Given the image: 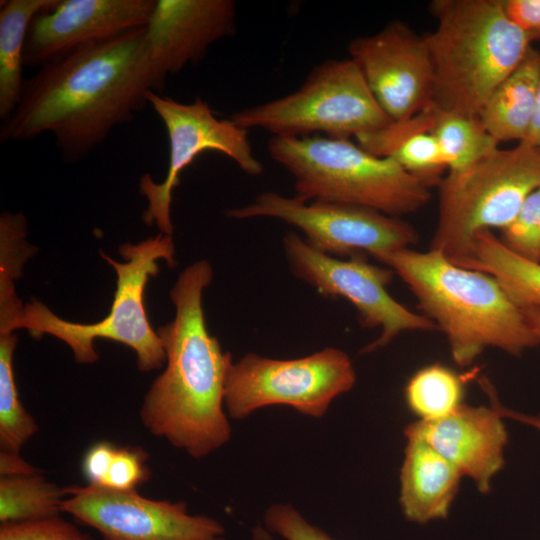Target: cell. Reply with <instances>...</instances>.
Wrapping results in <instances>:
<instances>
[{
    "label": "cell",
    "instance_id": "d4e9b609",
    "mask_svg": "<svg viewBox=\"0 0 540 540\" xmlns=\"http://www.w3.org/2000/svg\"><path fill=\"white\" fill-rule=\"evenodd\" d=\"M430 132L443 152L447 172L468 167L499 148L479 117L439 110Z\"/></svg>",
    "mask_w": 540,
    "mask_h": 540
},
{
    "label": "cell",
    "instance_id": "f1b7e54d",
    "mask_svg": "<svg viewBox=\"0 0 540 540\" xmlns=\"http://www.w3.org/2000/svg\"><path fill=\"white\" fill-rule=\"evenodd\" d=\"M148 455L137 447H116L104 484L115 490H136L149 478Z\"/></svg>",
    "mask_w": 540,
    "mask_h": 540
},
{
    "label": "cell",
    "instance_id": "277c9868",
    "mask_svg": "<svg viewBox=\"0 0 540 540\" xmlns=\"http://www.w3.org/2000/svg\"><path fill=\"white\" fill-rule=\"evenodd\" d=\"M430 12L436 27L424 38L432 68L431 104L478 117L531 41L507 17L502 0H435Z\"/></svg>",
    "mask_w": 540,
    "mask_h": 540
},
{
    "label": "cell",
    "instance_id": "5b68a950",
    "mask_svg": "<svg viewBox=\"0 0 540 540\" xmlns=\"http://www.w3.org/2000/svg\"><path fill=\"white\" fill-rule=\"evenodd\" d=\"M267 151L293 177L295 196L306 202L362 206L400 218L420 210L431 197L421 180L350 139L272 136Z\"/></svg>",
    "mask_w": 540,
    "mask_h": 540
},
{
    "label": "cell",
    "instance_id": "d590c367",
    "mask_svg": "<svg viewBox=\"0 0 540 540\" xmlns=\"http://www.w3.org/2000/svg\"><path fill=\"white\" fill-rule=\"evenodd\" d=\"M526 315L530 325L540 338V308L539 307H527L522 309ZM540 418V413L538 415Z\"/></svg>",
    "mask_w": 540,
    "mask_h": 540
},
{
    "label": "cell",
    "instance_id": "6da1fadb",
    "mask_svg": "<svg viewBox=\"0 0 540 540\" xmlns=\"http://www.w3.org/2000/svg\"><path fill=\"white\" fill-rule=\"evenodd\" d=\"M165 82L152 62L146 26L78 47L24 81L0 139L51 133L64 158L81 159L129 122L148 103V93L160 92Z\"/></svg>",
    "mask_w": 540,
    "mask_h": 540
},
{
    "label": "cell",
    "instance_id": "d6986e66",
    "mask_svg": "<svg viewBox=\"0 0 540 540\" xmlns=\"http://www.w3.org/2000/svg\"><path fill=\"white\" fill-rule=\"evenodd\" d=\"M438 113L430 104L412 117L391 121L355 139L369 153L393 160L431 188L439 185L448 171L440 145L430 132Z\"/></svg>",
    "mask_w": 540,
    "mask_h": 540
},
{
    "label": "cell",
    "instance_id": "9a60e30c",
    "mask_svg": "<svg viewBox=\"0 0 540 540\" xmlns=\"http://www.w3.org/2000/svg\"><path fill=\"white\" fill-rule=\"evenodd\" d=\"M157 0H59L33 18L24 65H42L90 43L145 27Z\"/></svg>",
    "mask_w": 540,
    "mask_h": 540
},
{
    "label": "cell",
    "instance_id": "e575fe53",
    "mask_svg": "<svg viewBox=\"0 0 540 540\" xmlns=\"http://www.w3.org/2000/svg\"><path fill=\"white\" fill-rule=\"evenodd\" d=\"M524 143L540 148V59L537 81L536 107L530 131Z\"/></svg>",
    "mask_w": 540,
    "mask_h": 540
},
{
    "label": "cell",
    "instance_id": "44dd1931",
    "mask_svg": "<svg viewBox=\"0 0 540 540\" xmlns=\"http://www.w3.org/2000/svg\"><path fill=\"white\" fill-rule=\"evenodd\" d=\"M59 0H7L0 9V118L14 112L23 88L25 42L31 21ZM2 121V122H3Z\"/></svg>",
    "mask_w": 540,
    "mask_h": 540
},
{
    "label": "cell",
    "instance_id": "f546056e",
    "mask_svg": "<svg viewBox=\"0 0 540 540\" xmlns=\"http://www.w3.org/2000/svg\"><path fill=\"white\" fill-rule=\"evenodd\" d=\"M264 523L268 531L285 540H335L289 504L271 505L264 514Z\"/></svg>",
    "mask_w": 540,
    "mask_h": 540
},
{
    "label": "cell",
    "instance_id": "4316f807",
    "mask_svg": "<svg viewBox=\"0 0 540 540\" xmlns=\"http://www.w3.org/2000/svg\"><path fill=\"white\" fill-rule=\"evenodd\" d=\"M500 240L516 255L540 263V186L525 199Z\"/></svg>",
    "mask_w": 540,
    "mask_h": 540
},
{
    "label": "cell",
    "instance_id": "3957f363",
    "mask_svg": "<svg viewBox=\"0 0 540 540\" xmlns=\"http://www.w3.org/2000/svg\"><path fill=\"white\" fill-rule=\"evenodd\" d=\"M377 260L403 280L424 315L444 333L457 365H471L487 348L520 357L540 344L523 310L493 276L461 267L430 248H404Z\"/></svg>",
    "mask_w": 540,
    "mask_h": 540
},
{
    "label": "cell",
    "instance_id": "ba28073f",
    "mask_svg": "<svg viewBox=\"0 0 540 540\" xmlns=\"http://www.w3.org/2000/svg\"><path fill=\"white\" fill-rule=\"evenodd\" d=\"M230 118L244 129L257 128L277 137L350 139L391 120L350 58L329 59L314 67L294 92L235 112Z\"/></svg>",
    "mask_w": 540,
    "mask_h": 540
},
{
    "label": "cell",
    "instance_id": "5bb4252c",
    "mask_svg": "<svg viewBox=\"0 0 540 540\" xmlns=\"http://www.w3.org/2000/svg\"><path fill=\"white\" fill-rule=\"evenodd\" d=\"M350 59L391 121L414 116L431 104L432 68L424 36L395 20L352 39Z\"/></svg>",
    "mask_w": 540,
    "mask_h": 540
},
{
    "label": "cell",
    "instance_id": "ffe728a7",
    "mask_svg": "<svg viewBox=\"0 0 540 540\" xmlns=\"http://www.w3.org/2000/svg\"><path fill=\"white\" fill-rule=\"evenodd\" d=\"M540 51L532 46L521 63L493 91L479 114L488 133L498 142H524L533 121Z\"/></svg>",
    "mask_w": 540,
    "mask_h": 540
},
{
    "label": "cell",
    "instance_id": "7402d4cb",
    "mask_svg": "<svg viewBox=\"0 0 540 540\" xmlns=\"http://www.w3.org/2000/svg\"><path fill=\"white\" fill-rule=\"evenodd\" d=\"M461 267L493 276L521 309L540 308V263L513 253L492 230L475 236L471 254Z\"/></svg>",
    "mask_w": 540,
    "mask_h": 540
},
{
    "label": "cell",
    "instance_id": "9c48e42d",
    "mask_svg": "<svg viewBox=\"0 0 540 540\" xmlns=\"http://www.w3.org/2000/svg\"><path fill=\"white\" fill-rule=\"evenodd\" d=\"M355 382L352 361L338 348H324L289 360L248 353L229 369L224 402L233 419H243L272 405H287L319 418Z\"/></svg>",
    "mask_w": 540,
    "mask_h": 540
},
{
    "label": "cell",
    "instance_id": "4dcf8cb0",
    "mask_svg": "<svg viewBox=\"0 0 540 540\" xmlns=\"http://www.w3.org/2000/svg\"><path fill=\"white\" fill-rule=\"evenodd\" d=\"M505 14L532 42L540 39V0H502Z\"/></svg>",
    "mask_w": 540,
    "mask_h": 540
},
{
    "label": "cell",
    "instance_id": "484cf974",
    "mask_svg": "<svg viewBox=\"0 0 540 540\" xmlns=\"http://www.w3.org/2000/svg\"><path fill=\"white\" fill-rule=\"evenodd\" d=\"M17 336L0 333V447L20 453L23 445L38 431L34 418L23 407L15 382L13 354Z\"/></svg>",
    "mask_w": 540,
    "mask_h": 540
},
{
    "label": "cell",
    "instance_id": "74e56055",
    "mask_svg": "<svg viewBox=\"0 0 540 540\" xmlns=\"http://www.w3.org/2000/svg\"><path fill=\"white\" fill-rule=\"evenodd\" d=\"M540 149V148H539Z\"/></svg>",
    "mask_w": 540,
    "mask_h": 540
},
{
    "label": "cell",
    "instance_id": "603a6c76",
    "mask_svg": "<svg viewBox=\"0 0 540 540\" xmlns=\"http://www.w3.org/2000/svg\"><path fill=\"white\" fill-rule=\"evenodd\" d=\"M404 396L408 409L419 420L441 419L464 404L465 380L450 367L433 363L410 377Z\"/></svg>",
    "mask_w": 540,
    "mask_h": 540
},
{
    "label": "cell",
    "instance_id": "8d00e7d4",
    "mask_svg": "<svg viewBox=\"0 0 540 540\" xmlns=\"http://www.w3.org/2000/svg\"><path fill=\"white\" fill-rule=\"evenodd\" d=\"M252 540H274L268 530L262 527H256L252 532Z\"/></svg>",
    "mask_w": 540,
    "mask_h": 540
},
{
    "label": "cell",
    "instance_id": "83f0119b",
    "mask_svg": "<svg viewBox=\"0 0 540 540\" xmlns=\"http://www.w3.org/2000/svg\"><path fill=\"white\" fill-rule=\"evenodd\" d=\"M0 540H95L60 516L24 521L6 522L0 526Z\"/></svg>",
    "mask_w": 540,
    "mask_h": 540
},
{
    "label": "cell",
    "instance_id": "7c38bea8",
    "mask_svg": "<svg viewBox=\"0 0 540 540\" xmlns=\"http://www.w3.org/2000/svg\"><path fill=\"white\" fill-rule=\"evenodd\" d=\"M147 100L166 128L169 165L161 183L154 182L149 174L140 178V192L148 201L143 221L150 226L157 225L163 234L172 235L173 190L180 184L181 172L198 155L205 151L223 153L251 176L262 174L263 165L253 152L248 130L231 118L218 119L209 104L200 97L185 104L151 91Z\"/></svg>",
    "mask_w": 540,
    "mask_h": 540
},
{
    "label": "cell",
    "instance_id": "cb8c5ba5",
    "mask_svg": "<svg viewBox=\"0 0 540 540\" xmlns=\"http://www.w3.org/2000/svg\"><path fill=\"white\" fill-rule=\"evenodd\" d=\"M65 488L40 474L1 476L0 521L24 522L59 516Z\"/></svg>",
    "mask_w": 540,
    "mask_h": 540
},
{
    "label": "cell",
    "instance_id": "52a82bcc",
    "mask_svg": "<svg viewBox=\"0 0 540 540\" xmlns=\"http://www.w3.org/2000/svg\"><path fill=\"white\" fill-rule=\"evenodd\" d=\"M439 186L438 218L430 249L462 266L475 236L505 228L540 186V149L520 142L472 165L449 171Z\"/></svg>",
    "mask_w": 540,
    "mask_h": 540
},
{
    "label": "cell",
    "instance_id": "30bf717a",
    "mask_svg": "<svg viewBox=\"0 0 540 540\" xmlns=\"http://www.w3.org/2000/svg\"><path fill=\"white\" fill-rule=\"evenodd\" d=\"M234 219L271 217L299 228L312 248L336 257L369 253L374 258L418 243L408 222L374 209L325 201L306 202L267 191L246 206L230 209Z\"/></svg>",
    "mask_w": 540,
    "mask_h": 540
},
{
    "label": "cell",
    "instance_id": "4fadbf2b",
    "mask_svg": "<svg viewBox=\"0 0 540 540\" xmlns=\"http://www.w3.org/2000/svg\"><path fill=\"white\" fill-rule=\"evenodd\" d=\"M65 494L62 512L97 530L102 540H226L218 520L189 514L182 501L93 484L65 487Z\"/></svg>",
    "mask_w": 540,
    "mask_h": 540
},
{
    "label": "cell",
    "instance_id": "e0dca14e",
    "mask_svg": "<svg viewBox=\"0 0 540 540\" xmlns=\"http://www.w3.org/2000/svg\"><path fill=\"white\" fill-rule=\"evenodd\" d=\"M235 32L233 0H157L146 25L151 59L164 80L202 60L213 43Z\"/></svg>",
    "mask_w": 540,
    "mask_h": 540
},
{
    "label": "cell",
    "instance_id": "2e32d148",
    "mask_svg": "<svg viewBox=\"0 0 540 540\" xmlns=\"http://www.w3.org/2000/svg\"><path fill=\"white\" fill-rule=\"evenodd\" d=\"M404 435L428 444L462 476L471 478L483 494L490 491L492 478L505 464L508 433L503 417L492 404H462L447 417L407 425Z\"/></svg>",
    "mask_w": 540,
    "mask_h": 540
},
{
    "label": "cell",
    "instance_id": "1f68e13d",
    "mask_svg": "<svg viewBox=\"0 0 540 540\" xmlns=\"http://www.w3.org/2000/svg\"><path fill=\"white\" fill-rule=\"evenodd\" d=\"M115 448L110 442L101 441L87 450L82 461V472L88 484H104Z\"/></svg>",
    "mask_w": 540,
    "mask_h": 540
},
{
    "label": "cell",
    "instance_id": "8992f818",
    "mask_svg": "<svg viewBox=\"0 0 540 540\" xmlns=\"http://www.w3.org/2000/svg\"><path fill=\"white\" fill-rule=\"evenodd\" d=\"M117 274V285L110 312L99 322L80 324L55 315L46 305L33 300L11 320L8 331L27 329L31 336L49 334L64 341L75 361L91 364L98 360L94 341L109 339L132 348L137 366L143 372L160 368L166 362L162 341L148 320L144 290L151 277L159 272L158 260L175 266V248L171 235L159 233L137 244L125 243L119 248L124 262H116L100 252Z\"/></svg>",
    "mask_w": 540,
    "mask_h": 540
},
{
    "label": "cell",
    "instance_id": "836d02e7",
    "mask_svg": "<svg viewBox=\"0 0 540 540\" xmlns=\"http://www.w3.org/2000/svg\"><path fill=\"white\" fill-rule=\"evenodd\" d=\"M489 401L497 409V411L503 418L516 420L518 422L532 426L540 431V418L538 416L524 414L518 411L508 409L500 403L498 396L495 393L489 396Z\"/></svg>",
    "mask_w": 540,
    "mask_h": 540
},
{
    "label": "cell",
    "instance_id": "ac0fdd59",
    "mask_svg": "<svg viewBox=\"0 0 540 540\" xmlns=\"http://www.w3.org/2000/svg\"><path fill=\"white\" fill-rule=\"evenodd\" d=\"M400 471L399 502L409 521L424 524L446 519L459 489L460 472L417 438H406Z\"/></svg>",
    "mask_w": 540,
    "mask_h": 540
},
{
    "label": "cell",
    "instance_id": "7a4b0ae2",
    "mask_svg": "<svg viewBox=\"0 0 540 540\" xmlns=\"http://www.w3.org/2000/svg\"><path fill=\"white\" fill-rule=\"evenodd\" d=\"M212 278L211 265L201 260L187 267L172 287L175 318L157 331L166 368L152 383L139 413L150 433L196 459L231 437L224 400L232 357L210 335L202 308V293Z\"/></svg>",
    "mask_w": 540,
    "mask_h": 540
},
{
    "label": "cell",
    "instance_id": "d6a6232c",
    "mask_svg": "<svg viewBox=\"0 0 540 540\" xmlns=\"http://www.w3.org/2000/svg\"><path fill=\"white\" fill-rule=\"evenodd\" d=\"M41 472L26 462L19 453L0 452L1 476L35 475Z\"/></svg>",
    "mask_w": 540,
    "mask_h": 540
},
{
    "label": "cell",
    "instance_id": "8fae6325",
    "mask_svg": "<svg viewBox=\"0 0 540 540\" xmlns=\"http://www.w3.org/2000/svg\"><path fill=\"white\" fill-rule=\"evenodd\" d=\"M283 248L290 271L324 296H341L358 311L359 321L367 328H379L380 335L363 348L374 352L391 343L405 331L437 330L435 323L398 302L388 292L394 272L369 263L364 253L348 259L324 254L299 235L288 232Z\"/></svg>",
    "mask_w": 540,
    "mask_h": 540
}]
</instances>
